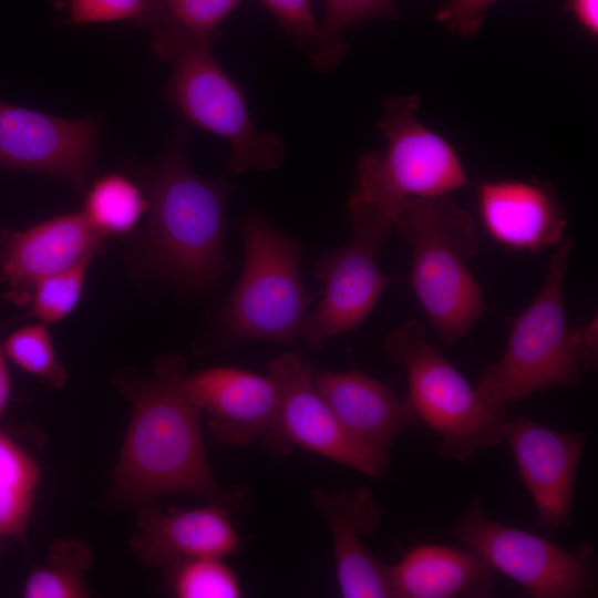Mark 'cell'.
Here are the masks:
<instances>
[{
  "label": "cell",
  "instance_id": "1",
  "mask_svg": "<svg viewBox=\"0 0 598 598\" xmlns=\"http://www.w3.org/2000/svg\"><path fill=\"white\" fill-rule=\"evenodd\" d=\"M183 362L165 357L154 379L125 374L118 385L132 403L113 492L128 505H142L169 494H190L225 503L208 464L200 410L183 384Z\"/></svg>",
  "mask_w": 598,
  "mask_h": 598
},
{
  "label": "cell",
  "instance_id": "2",
  "mask_svg": "<svg viewBox=\"0 0 598 598\" xmlns=\"http://www.w3.org/2000/svg\"><path fill=\"white\" fill-rule=\"evenodd\" d=\"M187 140L182 125L141 172L148 208L137 249L164 277L193 290H209L227 269L224 234L230 185L188 167Z\"/></svg>",
  "mask_w": 598,
  "mask_h": 598
},
{
  "label": "cell",
  "instance_id": "3",
  "mask_svg": "<svg viewBox=\"0 0 598 598\" xmlns=\"http://www.w3.org/2000/svg\"><path fill=\"white\" fill-rule=\"evenodd\" d=\"M150 30L154 52L172 63L168 101L189 122L229 143V173L279 167L285 143L276 133L257 132L244 92L212 53L216 40L198 38L166 19Z\"/></svg>",
  "mask_w": 598,
  "mask_h": 598
},
{
  "label": "cell",
  "instance_id": "4",
  "mask_svg": "<svg viewBox=\"0 0 598 598\" xmlns=\"http://www.w3.org/2000/svg\"><path fill=\"white\" fill-rule=\"evenodd\" d=\"M394 227L411 245V285L433 328L446 342L462 339L485 309L467 267L478 250L474 220L445 195L410 199Z\"/></svg>",
  "mask_w": 598,
  "mask_h": 598
},
{
  "label": "cell",
  "instance_id": "5",
  "mask_svg": "<svg viewBox=\"0 0 598 598\" xmlns=\"http://www.w3.org/2000/svg\"><path fill=\"white\" fill-rule=\"evenodd\" d=\"M571 248L570 237L558 244L540 291L512 324L503 357L480 378L476 390L496 410L506 412L507 405L547 388L582 382L564 299Z\"/></svg>",
  "mask_w": 598,
  "mask_h": 598
},
{
  "label": "cell",
  "instance_id": "6",
  "mask_svg": "<svg viewBox=\"0 0 598 598\" xmlns=\"http://www.w3.org/2000/svg\"><path fill=\"white\" fill-rule=\"evenodd\" d=\"M240 231L244 267L219 315L220 340L226 346L255 339L295 346L311 302L299 270L300 246L257 213L243 219Z\"/></svg>",
  "mask_w": 598,
  "mask_h": 598
},
{
  "label": "cell",
  "instance_id": "7",
  "mask_svg": "<svg viewBox=\"0 0 598 598\" xmlns=\"http://www.w3.org/2000/svg\"><path fill=\"white\" fill-rule=\"evenodd\" d=\"M389 358L402 364L409 400L417 416L441 437L437 454L462 464L504 442L506 412L494 409L411 319L385 338Z\"/></svg>",
  "mask_w": 598,
  "mask_h": 598
},
{
  "label": "cell",
  "instance_id": "8",
  "mask_svg": "<svg viewBox=\"0 0 598 598\" xmlns=\"http://www.w3.org/2000/svg\"><path fill=\"white\" fill-rule=\"evenodd\" d=\"M420 105L415 94L383 102L378 126L386 140V151L362 156L351 194L393 223L410 199L445 196L468 183L453 145L419 120Z\"/></svg>",
  "mask_w": 598,
  "mask_h": 598
},
{
  "label": "cell",
  "instance_id": "9",
  "mask_svg": "<svg viewBox=\"0 0 598 598\" xmlns=\"http://www.w3.org/2000/svg\"><path fill=\"white\" fill-rule=\"evenodd\" d=\"M452 533L534 598L597 595V561L589 544L569 551L530 532L494 520L484 515L480 497L460 516Z\"/></svg>",
  "mask_w": 598,
  "mask_h": 598
},
{
  "label": "cell",
  "instance_id": "10",
  "mask_svg": "<svg viewBox=\"0 0 598 598\" xmlns=\"http://www.w3.org/2000/svg\"><path fill=\"white\" fill-rule=\"evenodd\" d=\"M348 209L352 238L326 254L316 267L323 293L301 330L315 350L361 324L391 282L377 258L394 228L393 220L353 195Z\"/></svg>",
  "mask_w": 598,
  "mask_h": 598
},
{
  "label": "cell",
  "instance_id": "11",
  "mask_svg": "<svg viewBox=\"0 0 598 598\" xmlns=\"http://www.w3.org/2000/svg\"><path fill=\"white\" fill-rule=\"evenodd\" d=\"M268 374L279 392L276 419L265 442L276 453L299 445L372 477H385L388 463L358 443L317 389L310 364L293 352L274 359Z\"/></svg>",
  "mask_w": 598,
  "mask_h": 598
},
{
  "label": "cell",
  "instance_id": "12",
  "mask_svg": "<svg viewBox=\"0 0 598 598\" xmlns=\"http://www.w3.org/2000/svg\"><path fill=\"white\" fill-rule=\"evenodd\" d=\"M101 124L0 101V168L53 176L81 190L95 167Z\"/></svg>",
  "mask_w": 598,
  "mask_h": 598
},
{
  "label": "cell",
  "instance_id": "13",
  "mask_svg": "<svg viewBox=\"0 0 598 598\" xmlns=\"http://www.w3.org/2000/svg\"><path fill=\"white\" fill-rule=\"evenodd\" d=\"M505 440L542 524L551 529L571 527L576 477L587 444L586 434L557 431L515 415L505 421Z\"/></svg>",
  "mask_w": 598,
  "mask_h": 598
},
{
  "label": "cell",
  "instance_id": "14",
  "mask_svg": "<svg viewBox=\"0 0 598 598\" xmlns=\"http://www.w3.org/2000/svg\"><path fill=\"white\" fill-rule=\"evenodd\" d=\"M104 239L82 212L20 231L0 228V281L9 286L12 301L25 305L35 282L92 260Z\"/></svg>",
  "mask_w": 598,
  "mask_h": 598
},
{
  "label": "cell",
  "instance_id": "15",
  "mask_svg": "<svg viewBox=\"0 0 598 598\" xmlns=\"http://www.w3.org/2000/svg\"><path fill=\"white\" fill-rule=\"evenodd\" d=\"M183 384L208 431L224 444L243 446L265 439L276 419L279 392L275 380L250 371L215 367L183 377Z\"/></svg>",
  "mask_w": 598,
  "mask_h": 598
},
{
  "label": "cell",
  "instance_id": "16",
  "mask_svg": "<svg viewBox=\"0 0 598 598\" xmlns=\"http://www.w3.org/2000/svg\"><path fill=\"white\" fill-rule=\"evenodd\" d=\"M225 503L164 512L152 502L140 505L131 546L145 565L168 569L193 558H225L238 551L240 537Z\"/></svg>",
  "mask_w": 598,
  "mask_h": 598
},
{
  "label": "cell",
  "instance_id": "17",
  "mask_svg": "<svg viewBox=\"0 0 598 598\" xmlns=\"http://www.w3.org/2000/svg\"><path fill=\"white\" fill-rule=\"evenodd\" d=\"M315 506L324 516L333 537L336 575L344 598H393L389 566L365 548L363 537L381 523L383 512L367 487L333 493L316 489Z\"/></svg>",
  "mask_w": 598,
  "mask_h": 598
},
{
  "label": "cell",
  "instance_id": "18",
  "mask_svg": "<svg viewBox=\"0 0 598 598\" xmlns=\"http://www.w3.org/2000/svg\"><path fill=\"white\" fill-rule=\"evenodd\" d=\"M313 381L346 431L385 463L396 437L417 420L408 394L362 372L313 370Z\"/></svg>",
  "mask_w": 598,
  "mask_h": 598
},
{
  "label": "cell",
  "instance_id": "19",
  "mask_svg": "<svg viewBox=\"0 0 598 598\" xmlns=\"http://www.w3.org/2000/svg\"><path fill=\"white\" fill-rule=\"evenodd\" d=\"M483 226L501 245L538 251L564 238L566 218L556 196L539 184L503 179L485 182L477 189Z\"/></svg>",
  "mask_w": 598,
  "mask_h": 598
},
{
  "label": "cell",
  "instance_id": "20",
  "mask_svg": "<svg viewBox=\"0 0 598 598\" xmlns=\"http://www.w3.org/2000/svg\"><path fill=\"white\" fill-rule=\"evenodd\" d=\"M393 598H486L496 571L477 553L421 544L389 566Z\"/></svg>",
  "mask_w": 598,
  "mask_h": 598
},
{
  "label": "cell",
  "instance_id": "21",
  "mask_svg": "<svg viewBox=\"0 0 598 598\" xmlns=\"http://www.w3.org/2000/svg\"><path fill=\"white\" fill-rule=\"evenodd\" d=\"M40 480L35 460L0 431V538H23Z\"/></svg>",
  "mask_w": 598,
  "mask_h": 598
},
{
  "label": "cell",
  "instance_id": "22",
  "mask_svg": "<svg viewBox=\"0 0 598 598\" xmlns=\"http://www.w3.org/2000/svg\"><path fill=\"white\" fill-rule=\"evenodd\" d=\"M93 550L80 539H56L42 566L33 568L24 582L27 598L89 597L85 571L93 563Z\"/></svg>",
  "mask_w": 598,
  "mask_h": 598
},
{
  "label": "cell",
  "instance_id": "23",
  "mask_svg": "<svg viewBox=\"0 0 598 598\" xmlns=\"http://www.w3.org/2000/svg\"><path fill=\"white\" fill-rule=\"evenodd\" d=\"M148 208L144 190L122 174H106L91 185L82 214L104 237L133 230Z\"/></svg>",
  "mask_w": 598,
  "mask_h": 598
},
{
  "label": "cell",
  "instance_id": "24",
  "mask_svg": "<svg viewBox=\"0 0 598 598\" xmlns=\"http://www.w3.org/2000/svg\"><path fill=\"white\" fill-rule=\"evenodd\" d=\"M394 0H326V17L315 41L307 48L311 64L321 72L337 68L348 52L343 31L358 22L398 18Z\"/></svg>",
  "mask_w": 598,
  "mask_h": 598
},
{
  "label": "cell",
  "instance_id": "25",
  "mask_svg": "<svg viewBox=\"0 0 598 598\" xmlns=\"http://www.w3.org/2000/svg\"><path fill=\"white\" fill-rule=\"evenodd\" d=\"M165 571L173 595L179 598H238L243 594L237 575L223 558L187 559Z\"/></svg>",
  "mask_w": 598,
  "mask_h": 598
},
{
  "label": "cell",
  "instance_id": "26",
  "mask_svg": "<svg viewBox=\"0 0 598 598\" xmlns=\"http://www.w3.org/2000/svg\"><path fill=\"white\" fill-rule=\"evenodd\" d=\"M2 348L4 354L23 371L52 388L64 385L66 371L56 357L44 323L28 324L14 330Z\"/></svg>",
  "mask_w": 598,
  "mask_h": 598
},
{
  "label": "cell",
  "instance_id": "27",
  "mask_svg": "<svg viewBox=\"0 0 598 598\" xmlns=\"http://www.w3.org/2000/svg\"><path fill=\"white\" fill-rule=\"evenodd\" d=\"M92 260L72 269L45 277L31 288L28 317L42 323L56 322L69 316L78 306Z\"/></svg>",
  "mask_w": 598,
  "mask_h": 598
},
{
  "label": "cell",
  "instance_id": "28",
  "mask_svg": "<svg viewBox=\"0 0 598 598\" xmlns=\"http://www.w3.org/2000/svg\"><path fill=\"white\" fill-rule=\"evenodd\" d=\"M241 0H151V25L166 19L203 39L217 40L218 24Z\"/></svg>",
  "mask_w": 598,
  "mask_h": 598
},
{
  "label": "cell",
  "instance_id": "29",
  "mask_svg": "<svg viewBox=\"0 0 598 598\" xmlns=\"http://www.w3.org/2000/svg\"><path fill=\"white\" fill-rule=\"evenodd\" d=\"M131 19L151 25V0H70L66 24L103 23Z\"/></svg>",
  "mask_w": 598,
  "mask_h": 598
},
{
  "label": "cell",
  "instance_id": "30",
  "mask_svg": "<svg viewBox=\"0 0 598 598\" xmlns=\"http://www.w3.org/2000/svg\"><path fill=\"white\" fill-rule=\"evenodd\" d=\"M280 23L283 31L299 45L309 47L316 39V22L311 0H258Z\"/></svg>",
  "mask_w": 598,
  "mask_h": 598
},
{
  "label": "cell",
  "instance_id": "31",
  "mask_svg": "<svg viewBox=\"0 0 598 598\" xmlns=\"http://www.w3.org/2000/svg\"><path fill=\"white\" fill-rule=\"evenodd\" d=\"M497 0H446L435 14V19L450 31L472 38L484 21L485 12Z\"/></svg>",
  "mask_w": 598,
  "mask_h": 598
},
{
  "label": "cell",
  "instance_id": "32",
  "mask_svg": "<svg viewBox=\"0 0 598 598\" xmlns=\"http://www.w3.org/2000/svg\"><path fill=\"white\" fill-rule=\"evenodd\" d=\"M581 369L594 370L597 365V317L588 323L574 328Z\"/></svg>",
  "mask_w": 598,
  "mask_h": 598
},
{
  "label": "cell",
  "instance_id": "33",
  "mask_svg": "<svg viewBox=\"0 0 598 598\" xmlns=\"http://www.w3.org/2000/svg\"><path fill=\"white\" fill-rule=\"evenodd\" d=\"M568 8L579 25L591 37L598 34V0H568Z\"/></svg>",
  "mask_w": 598,
  "mask_h": 598
},
{
  "label": "cell",
  "instance_id": "34",
  "mask_svg": "<svg viewBox=\"0 0 598 598\" xmlns=\"http://www.w3.org/2000/svg\"><path fill=\"white\" fill-rule=\"evenodd\" d=\"M10 390V378L4 361V352L2 346L0 344V416L8 404Z\"/></svg>",
  "mask_w": 598,
  "mask_h": 598
},
{
  "label": "cell",
  "instance_id": "35",
  "mask_svg": "<svg viewBox=\"0 0 598 598\" xmlns=\"http://www.w3.org/2000/svg\"><path fill=\"white\" fill-rule=\"evenodd\" d=\"M2 547H3V544H2V542H0V551H1Z\"/></svg>",
  "mask_w": 598,
  "mask_h": 598
}]
</instances>
